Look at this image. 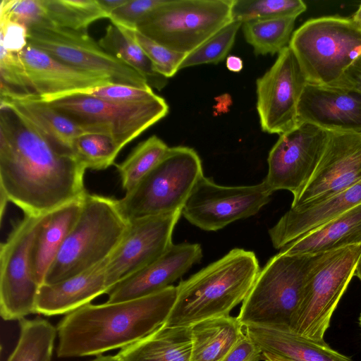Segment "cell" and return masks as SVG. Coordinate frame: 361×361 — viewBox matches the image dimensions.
<instances>
[{
	"label": "cell",
	"mask_w": 361,
	"mask_h": 361,
	"mask_svg": "<svg viewBox=\"0 0 361 361\" xmlns=\"http://www.w3.org/2000/svg\"><path fill=\"white\" fill-rule=\"evenodd\" d=\"M72 151L86 169L104 170L111 166L121 150L109 135L85 133L76 137Z\"/></svg>",
	"instance_id": "cell-35"
},
{
	"label": "cell",
	"mask_w": 361,
	"mask_h": 361,
	"mask_svg": "<svg viewBox=\"0 0 361 361\" xmlns=\"http://www.w3.org/2000/svg\"><path fill=\"white\" fill-rule=\"evenodd\" d=\"M85 166L56 147L11 109L0 105L1 218L7 202L41 216L87 193Z\"/></svg>",
	"instance_id": "cell-1"
},
{
	"label": "cell",
	"mask_w": 361,
	"mask_h": 361,
	"mask_svg": "<svg viewBox=\"0 0 361 361\" xmlns=\"http://www.w3.org/2000/svg\"><path fill=\"white\" fill-rule=\"evenodd\" d=\"M307 9L301 0H233V20L242 23L252 20L297 18Z\"/></svg>",
	"instance_id": "cell-34"
},
{
	"label": "cell",
	"mask_w": 361,
	"mask_h": 361,
	"mask_svg": "<svg viewBox=\"0 0 361 361\" xmlns=\"http://www.w3.org/2000/svg\"><path fill=\"white\" fill-rule=\"evenodd\" d=\"M107 260L68 279L39 286L36 299V313L46 316L68 314L107 293Z\"/></svg>",
	"instance_id": "cell-22"
},
{
	"label": "cell",
	"mask_w": 361,
	"mask_h": 361,
	"mask_svg": "<svg viewBox=\"0 0 361 361\" xmlns=\"http://www.w3.org/2000/svg\"><path fill=\"white\" fill-rule=\"evenodd\" d=\"M288 47L308 83L336 87L361 54V27L352 18H312L293 32Z\"/></svg>",
	"instance_id": "cell-6"
},
{
	"label": "cell",
	"mask_w": 361,
	"mask_h": 361,
	"mask_svg": "<svg viewBox=\"0 0 361 361\" xmlns=\"http://www.w3.org/2000/svg\"><path fill=\"white\" fill-rule=\"evenodd\" d=\"M91 361H121L119 357L117 356V355H115V356H111V355H107V356H102V355H99L97 357H96L95 359L91 360Z\"/></svg>",
	"instance_id": "cell-48"
},
{
	"label": "cell",
	"mask_w": 361,
	"mask_h": 361,
	"mask_svg": "<svg viewBox=\"0 0 361 361\" xmlns=\"http://www.w3.org/2000/svg\"><path fill=\"white\" fill-rule=\"evenodd\" d=\"M74 93H80L98 99L119 104H133L147 102L157 95L152 88L145 89L121 84L109 83Z\"/></svg>",
	"instance_id": "cell-40"
},
{
	"label": "cell",
	"mask_w": 361,
	"mask_h": 361,
	"mask_svg": "<svg viewBox=\"0 0 361 361\" xmlns=\"http://www.w3.org/2000/svg\"><path fill=\"white\" fill-rule=\"evenodd\" d=\"M336 87L345 89L361 96V54L345 71Z\"/></svg>",
	"instance_id": "cell-44"
},
{
	"label": "cell",
	"mask_w": 361,
	"mask_h": 361,
	"mask_svg": "<svg viewBox=\"0 0 361 361\" xmlns=\"http://www.w3.org/2000/svg\"><path fill=\"white\" fill-rule=\"evenodd\" d=\"M245 334L260 348L292 361H352L326 342L319 343L292 332L257 326H245Z\"/></svg>",
	"instance_id": "cell-25"
},
{
	"label": "cell",
	"mask_w": 361,
	"mask_h": 361,
	"mask_svg": "<svg viewBox=\"0 0 361 361\" xmlns=\"http://www.w3.org/2000/svg\"><path fill=\"white\" fill-rule=\"evenodd\" d=\"M35 94L19 52L1 47L0 96Z\"/></svg>",
	"instance_id": "cell-37"
},
{
	"label": "cell",
	"mask_w": 361,
	"mask_h": 361,
	"mask_svg": "<svg viewBox=\"0 0 361 361\" xmlns=\"http://www.w3.org/2000/svg\"><path fill=\"white\" fill-rule=\"evenodd\" d=\"M296 18L252 20L243 23L241 27L246 42L256 55H273L288 46Z\"/></svg>",
	"instance_id": "cell-31"
},
{
	"label": "cell",
	"mask_w": 361,
	"mask_h": 361,
	"mask_svg": "<svg viewBox=\"0 0 361 361\" xmlns=\"http://www.w3.org/2000/svg\"><path fill=\"white\" fill-rule=\"evenodd\" d=\"M202 257L197 243L172 244L159 259L116 283L106 302L116 303L157 293L185 274Z\"/></svg>",
	"instance_id": "cell-18"
},
{
	"label": "cell",
	"mask_w": 361,
	"mask_h": 361,
	"mask_svg": "<svg viewBox=\"0 0 361 361\" xmlns=\"http://www.w3.org/2000/svg\"><path fill=\"white\" fill-rule=\"evenodd\" d=\"M273 192L264 181L246 186H222L204 175L196 183L181 214L192 225L208 231L255 215Z\"/></svg>",
	"instance_id": "cell-13"
},
{
	"label": "cell",
	"mask_w": 361,
	"mask_h": 361,
	"mask_svg": "<svg viewBox=\"0 0 361 361\" xmlns=\"http://www.w3.org/2000/svg\"><path fill=\"white\" fill-rule=\"evenodd\" d=\"M361 255V244L324 253L312 271L291 332L323 343L331 317Z\"/></svg>",
	"instance_id": "cell-10"
},
{
	"label": "cell",
	"mask_w": 361,
	"mask_h": 361,
	"mask_svg": "<svg viewBox=\"0 0 361 361\" xmlns=\"http://www.w3.org/2000/svg\"><path fill=\"white\" fill-rule=\"evenodd\" d=\"M48 214L25 215L1 244L0 312L4 320H20L36 313L40 286L32 274L30 255L35 238Z\"/></svg>",
	"instance_id": "cell-12"
},
{
	"label": "cell",
	"mask_w": 361,
	"mask_h": 361,
	"mask_svg": "<svg viewBox=\"0 0 361 361\" xmlns=\"http://www.w3.org/2000/svg\"><path fill=\"white\" fill-rule=\"evenodd\" d=\"M19 322V340L6 361H50L57 329L41 317Z\"/></svg>",
	"instance_id": "cell-30"
},
{
	"label": "cell",
	"mask_w": 361,
	"mask_h": 361,
	"mask_svg": "<svg viewBox=\"0 0 361 361\" xmlns=\"http://www.w3.org/2000/svg\"><path fill=\"white\" fill-rule=\"evenodd\" d=\"M226 68L231 72L238 73L243 67L242 59L237 56H228L226 61Z\"/></svg>",
	"instance_id": "cell-46"
},
{
	"label": "cell",
	"mask_w": 361,
	"mask_h": 361,
	"mask_svg": "<svg viewBox=\"0 0 361 361\" xmlns=\"http://www.w3.org/2000/svg\"><path fill=\"white\" fill-rule=\"evenodd\" d=\"M99 44L106 52L139 73L152 89L161 90L168 78L157 73L142 49L126 28L109 25Z\"/></svg>",
	"instance_id": "cell-29"
},
{
	"label": "cell",
	"mask_w": 361,
	"mask_h": 361,
	"mask_svg": "<svg viewBox=\"0 0 361 361\" xmlns=\"http://www.w3.org/2000/svg\"><path fill=\"white\" fill-rule=\"evenodd\" d=\"M329 136V131L310 123H298L280 135L267 159L264 181L268 188L272 192L288 190L293 200L298 198L314 174Z\"/></svg>",
	"instance_id": "cell-14"
},
{
	"label": "cell",
	"mask_w": 361,
	"mask_h": 361,
	"mask_svg": "<svg viewBox=\"0 0 361 361\" xmlns=\"http://www.w3.org/2000/svg\"><path fill=\"white\" fill-rule=\"evenodd\" d=\"M180 215L181 211H177L130 220L126 233L107 261L106 279L109 290L165 253L173 244V229Z\"/></svg>",
	"instance_id": "cell-16"
},
{
	"label": "cell",
	"mask_w": 361,
	"mask_h": 361,
	"mask_svg": "<svg viewBox=\"0 0 361 361\" xmlns=\"http://www.w3.org/2000/svg\"><path fill=\"white\" fill-rule=\"evenodd\" d=\"M361 181V133L329 131L312 178L290 207L322 202Z\"/></svg>",
	"instance_id": "cell-17"
},
{
	"label": "cell",
	"mask_w": 361,
	"mask_h": 361,
	"mask_svg": "<svg viewBox=\"0 0 361 361\" xmlns=\"http://www.w3.org/2000/svg\"><path fill=\"white\" fill-rule=\"evenodd\" d=\"M27 39V44L56 59L106 78L111 83L151 88L139 73L106 52L87 31L44 24L28 28Z\"/></svg>",
	"instance_id": "cell-11"
},
{
	"label": "cell",
	"mask_w": 361,
	"mask_h": 361,
	"mask_svg": "<svg viewBox=\"0 0 361 361\" xmlns=\"http://www.w3.org/2000/svg\"><path fill=\"white\" fill-rule=\"evenodd\" d=\"M307 83L295 54L286 47L256 82L257 110L262 131L280 135L298 125V106Z\"/></svg>",
	"instance_id": "cell-15"
},
{
	"label": "cell",
	"mask_w": 361,
	"mask_h": 361,
	"mask_svg": "<svg viewBox=\"0 0 361 361\" xmlns=\"http://www.w3.org/2000/svg\"><path fill=\"white\" fill-rule=\"evenodd\" d=\"M359 323H360V327H361V313H360V317H359Z\"/></svg>",
	"instance_id": "cell-51"
},
{
	"label": "cell",
	"mask_w": 361,
	"mask_h": 361,
	"mask_svg": "<svg viewBox=\"0 0 361 361\" xmlns=\"http://www.w3.org/2000/svg\"><path fill=\"white\" fill-rule=\"evenodd\" d=\"M166 0H128L114 11L109 19L117 26L136 29L137 25Z\"/></svg>",
	"instance_id": "cell-41"
},
{
	"label": "cell",
	"mask_w": 361,
	"mask_h": 361,
	"mask_svg": "<svg viewBox=\"0 0 361 361\" xmlns=\"http://www.w3.org/2000/svg\"><path fill=\"white\" fill-rule=\"evenodd\" d=\"M321 254L279 252L259 271L237 317L252 325L291 332L309 276Z\"/></svg>",
	"instance_id": "cell-5"
},
{
	"label": "cell",
	"mask_w": 361,
	"mask_h": 361,
	"mask_svg": "<svg viewBox=\"0 0 361 361\" xmlns=\"http://www.w3.org/2000/svg\"><path fill=\"white\" fill-rule=\"evenodd\" d=\"M0 45L5 49L20 52L27 44V29L11 22H0Z\"/></svg>",
	"instance_id": "cell-42"
},
{
	"label": "cell",
	"mask_w": 361,
	"mask_h": 361,
	"mask_svg": "<svg viewBox=\"0 0 361 361\" xmlns=\"http://www.w3.org/2000/svg\"><path fill=\"white\" fill-rule=\"evenodd\" d=\"M202 176V161L195 149L169 147L159 162L118 200L119 207L129 221L181 211Z\"/></svg>",
	"instance_id": "cell-7"
},
{
	"label": "cell",
	"mask_w": 361,
	"mask_h": 361,
	"mask_svg": "<svg viewBox=\"0 0 361 361\" xmlns=\"http://www.w3.org/2000/svg\"><path fill=\"white\" fill-rule=\"evenodd\" d=\"M242 23L232 20L191 52L186 54L179 70L205 63H218L227 58Z\"/></svg>",
	"instance_id": "cell-36"
},
{
	"label": "cell",
	"mask_w": 361,
	"mask_h": 361,
	"mask_svg": "<svg viewBox=\"0 0 361 361\" xmlns=\"http://www.w3.org/2000/svg\"><path fill=\"white\" fill-rule=\"evenodd\" d=\"M118 200L86 193L80 214L50 266L44 283H57L107 260L129 227Z\"/></svg>",
	"instance_id": "cell-4"
},
{
	"label": "cell",
	"mask_w": 361,
	"mask_h": 361,
	"mask_svg": "<svg viewBox=\"0 0 361 361\" xmlns=\"http://www.w3.org/2000/svg\"><path fill=\"white\" fill-rule=\"evenodd\" d=\"M177 295L176 286L116 303L87 304L59 323V357L99 355L123 348L165 325Z\"/></svg>",
	"instance_id": "cell-2"
},
{
	"label": "cell",
	"mask_w": 361,
	"mask_h": 361,
	"mask_svg": "<svg viewBox=\"0 0 361 361\" xmlns=\"http://www.w3.org/2000/svg\"><path fill=\"white\" fill-rule=\"evenodd\" d=\"M328 131L361 133V96L345 89L307 83L298 106V124Z\"/></svg>",
	"instance_id": "cell-19"
},
{
	"label": "cell",
	"mask_w": 361,
	"mask_h": 361,
	"mask_svg": "<svg viewBox=\"0 0 361 361\" xmlns=\"http://www.w3.org/2000/svg\"><path fill=\"white\" fill-rule=\"evenodd\" d=\"M169 148L162 140L152 135L139 143L123 161L116 165L126 192L131 190L159 162Z\"/></svg>",
	"instance_id": "cell-33"
},
{
	"label": "cell",
	"mask_w": 361,
	"mask_h": 361,
	"mask_svg": "<svg viewBox=\"0 0 361 361\" xmlns=\"http://www.w3.org/2000/svg\"><path fill=\"white\" fill-rule=\"evenodd\" d=\"M233 0H166L136 30L170 50L188 54L231 23Z\"/></svg>",
	"instance_id": "cell-9"
},
{
	"label": "cell",
	"mask_w": 361,
	"mask_h": 361,
	"mask_svg": "<svg viewBox=\"0 0 361 361\" xmlns=\"http://www.w3.org/2000/svg\"><path fill=\"white\" fill-rule=\"evenodd\" d=\"M192 334L190 327L162 326L147 337L123 348L121 361H190Z\"/></svg>",
	"instance_id": "cell-27"
},
{
	"label": "cell",
	"mask_w": 361,
	"mask_h": 361,
	"mask_svg": "<svg viewBox=\"0 0 361 361\" xmlns=\"http://www.w3.org/2000/svg\"><path fill=\"white\" fill-rule=\"evenodd\" d=\"M354 276H356L361 281V255H360L359 260L357 263Z\"/></svg>",
	"instance_id": "cell-50"
},
{
	"label": "cell",
	"mask_w": 361,
	"mask_h": 361,
	"mask_svg": "<svg viewBox=\"0 0 361 361\" xmlns=\"http://www.w3.org/2000/svg\"><path fill=\"white\" fill-rule=\"evenodd\" d=\"M361 244V204L280 250L286 255L321 254Z\"/></svg>",
	"instance_id": "cell-24"
},
{
	"label": "cell",
	"mask_w": 361,
	"mask_h": 361,
	"mask_svg": "<svg viewBox=\"0 0 361 361\" xmlns=\"http://www.w3.org/2000/svg\"><path fill=\"white\" fill-rule=\"evenodd\" d=\"M126 29L142 49L157 73L169 78L179 71L185 54L170 50L142 35L136 29Z\"/></svg>",
	"instance_id": "cell-38"
},
{
	"label": "cell",
	"mask_w": 361,
	"mask_h": 361,
	"mask_svg": "<svg viewBox=\"0 0 361 361\" xmlns=\"http://www.w3.org/2000/svg\"><path fill=\"white\" fill-rule=\"evenodd\" d=\"M243 327L230 315L193 324L190 361H220L244 335Z\"/></svg>",
	"instance_id": "cell-28"
},
{
	"label": "cell",
	"mask_w": 361,
	"mask_h": 361,
	"mask_svg": "<svg viewBox=\"0 0 361 361\" xmlns=\"http://www.w3.org/2000/svg\"><path fill=\"white\" fill-rule=\"evenodd\" d=\"M263 360L264 361H292L283 357L276 356L269 353H263Z\"/></svg>",
	"instance_id": "cell-47"
},
{
	"label": "cell",
	"mask_w": 361,
	"mask_h": 361,
	"mask_svg": "<svg viewBox=\"0 0 361 361\" xmlns=\"http://www.w3.org/2000/svg\"><path fill=\"white\" fill-rule=\"evenodd\" d=\"M259 271L253 252L231 250L176 286V299L164 326L190 327L206 319L228 316L245 299Z\"/></svg>",
	"instance_id": "cell-3"
},
{
	"label": "cell",
	"mask_w": 361,
	"mask_h": 361,
	"mask_svg": "<svg viewBox=\"0 0 361 361\" xmlns=\"http://www.w3.org/2000/svg\"><path fill=\"white\" fill-rule=\"evenodd\" d=\"M42 99L85 133L109 135L121 149L169 112L166 102L158 95L133 104L114 103L80 93Z\"/></svg>",
	"instance_id": "cell-8"
},
{
	"label": "cell",
	"mask_w": 361,
	"mask_h": 361,
	"mask_svg": "<svg viewBox=\"0 0 361 361\" xmlns=\"http://www.w3.org/2000/svg\"><path fill=\"white\" fill-rule=\"evenodd\" d=\"M128 0H97L101 8L105 13L107 18H109L111 14L123 6Z\"/></svg>",
	"instance_id": "cell-45"
},
{
	"label": "cell",
	"mask_w": 361,
	"mask_h": 361,
	"mask_svg": "<svg viewBox=\"0 0 361 361\" xmlns=\"http://www.w3.org/2000/svg\"><path fill=\"white\" fill-rule=\"evenodd\" d=\"M19 54L35 94L42 98L111 83L106 78L63 63L29 44Z\"/></svg>",
	"instance_id": "cell-20"
},
{
	"label": "cell",
	"mask_w": 361,
	"mask_h": 361,
	"mask_svg": "<svg viewBox=\"0 0 361 361\" xmlns=\"http://www.w3.org/2000/svg\"><path fill=\"white\" fill-rule=\"evenodd\" d=\"M263 360L260 348L244 335L220 361H259Z\"/></svg>",
	"instance_id": "cell-43"
},
{
	"label": "cell",
	"mask_w": 361,
	"mask_h": 361,
	"mask_svg": "<svg viewBox=\"0 0 361 361\" xmlns=\"http://www.w3.org/2000/svg\"><path fill=\"white\" fill-rule=\"evenodd\" d=\"M49 24L87 31L93 22L107 18L97 0H42Z\"/></svg>",
	"instance_id": "cell-32"
},
{
	"label": "cell",
	"mask_w": 361,
	"mask_h": 361,
	"mask_svg": "<svg viewBox=\"0 0 361 361\" xmlns=\"http://www.w3.org/2000/svg\"><path fill=\"white\" fill-rule=\"evenodd\" d=\"M0 105L11 109L47 141L64 150L73 152V140L85 133L76 123L36 94L0 96Z\"/></svg>",
	"instance_id": "cell-23"
},
{
	"label": "cell",
	"mask_w": 361,
	"mask_h": 361,
	"mask_svg": "<svg viewBox=\"0 0 361 361\" xmlns=\"http://www.w3.org/2000/svg\"><path fill=\"white\" fill-rule=\"evenodd\" d=\"M83 197L49 212L35 238L30 255L31 267L39 286L44 283L50 266L78 219Z\"/></svg>",
	"instance_id": "cell-26"
},
{
	"label": "cell",
	"mask_w": 361,
	"mask_h": 361,
	"mask_svg": "<svg viewBox=\"0 0 361 361\" xmlns=\"http://www.w3.org/2000/svg\"><path fill=\"white\" fill-rule=\"evenodd\" d=\"M0 22H11L27 29L49 24L42 0H2Z\"/></svg>",
	"instance_id": "cell-39"
},
{
	"label": "cell",
	"mask_w": 361,
	"mask_h": 361,
	"mask_svg": "<svg viewBox=\"0 0 361 361\" xmlns=\"http://www.w3.org/2000/svg\"><path fill=\"white\" fill-rule=\"evenodd\" d=\"M352 19L360 26L361 27V4L355 12V13L352 17Z\"/></svg>",
	"instance_id": "cell-49"
},
{
	"label": "cell",
	"mask_w": 361,
	"mask_h": 361,
	"mask_svg": "<svg viewBox=\"0 0 361 361\" xmlns=\"http://www.w3.org/2000/svg\"><path fill=\"white\" fill-rule=\"evenodd\" d=\"M360 204L361 181L316 204L290 207L269 230L272 245L281 250Z\"/></svg>",
	"instance_id": "cell-21"
}]
</instances>
